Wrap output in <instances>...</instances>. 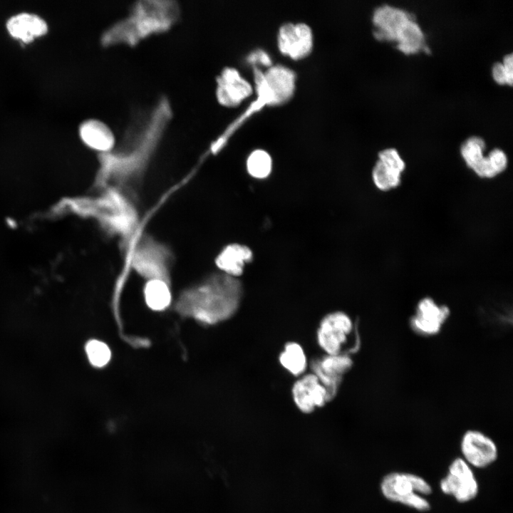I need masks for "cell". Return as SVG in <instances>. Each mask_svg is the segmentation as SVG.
Masks as SVG:
<instances>
[{"label": "cell", "instance_id": "cell-1", "mask_svg": "<svg viewBox=\"0 0 513 513\" xmlns=\"http://www.w3.org/2000/svg\"><path fill=\"white\" fill-rule=\"evenodd\" d=\"M181 8L175 0H140L128 14L105 29L100 38L105 48L133 47L151 36L167 33L181 18Z\"/></svg>", "mask_w": 513, "mask_h": 513}, {"label": "cell", "instance_id": "cell-2", "mask_svg": "<svg viewBox=\"0 0 513 513\" xmlns=\"http://www.w3.org/2000/svg\"><path fill=\"white\" fill-rule=\"evenodd\" d=\"M201 320L216 323L233 316L239 307L242 286L236 277L227 274L214 277L202 290Z\"/></svg>", "mask_w": 513, "mask_h": 513}, {"label": "cell", "instance_id": "cell-3", "mask_svg": "<svg viewBox=\"0 0 513 513\" xmlns=\"http://www.w3.org/2000/svg\"><path fill=\"white\" fill-rule=\"evenodd\" d=\"M382 494L388 500L400 503L420 512L430 509L429 502L423 497L432 492L430 484L422 477L407 472H394L381 481Z\"/></svg>", "mask_w": 513, "mask_h": 513}, {"label": "cell", "instance_id": "cell-4", "mask_svg": "<svg viewBox=\"0 0 513 513\" xmlns=\"http://www.w3.org/2000/svg\"><path fill=\"white\" fill-rule=\"evenodd\" d=\"M256 91L261 93L269 105H279L289 101L296 87V74L283 65L270 66L262 73L254 67Z\"/></svg>", "mask_w": 513, "mask_h": 513}, {"label": "cell", "instance_id": "cell-5", "mask_svg": "<svg viewBox=\"0 0 513 513\" xmlns=\"http://www.w3.org/2000/svg\"><path fill=\"white\" fill-rule=\"evenodd\" d=\"M353 329V321L348 314L341 311L329 313L319 323L316 342L325 354L346 353L344 348Z\"/></svg>", "mask_w": 513, "mask_h": 513}, {"label": "cell", "instance_id": "cell-6", "mask_svg": "<svg viewBox=\"0 0 513 513\" xmlns=\"http://www.w3.org/2000/svg\"><path fill=\"white\" fill-rule=\"evenodd\" d=\"M440 488L444 494L453 497L459 502L473 499L479 491L473 471L460 457L452 461L447 475L440 482Z\"/></svg>", "mask_w": 513, "mask_h": 513}, {"label": "cell", "instance_id": "cell-7", "mask_svg": "<svg viewBox=\"0 0 513 513\" xmlns=\"http://www.w3.org/2000/svg\"><path fill=\"white\" fill-rule=\"evenodd\" d=\"M352 366V358L348 353L325 354L311 361V373L326 389L329 402L336 397L343 376Z\"/></svg>", "mask_w": 513, "mask_h": 513}, {"label": "cell", "instance_id": "cell-8", "mask_svg": "<svg viewBox=\"0 0 513 513\" xmlns=\"http://www.w3.org/2000/svg\"><path fill=\"white\" fill-rule=\"evenodd\" d=\"M413 20L415 17L407 11L390 5L380 6L373 15V35L379 41L398 43Z\"/></svg>", "mask_w": 513, "mask_h": 513}, {"label": "cell", "instance_id": "cell-9", "mask_svg": "<svg viewBox=\"0 0 513 513\" xmlns=\"http://www.w3.org/2000/svg\"><path fill=\"white\" fill-rule=\"evenodd\" d=\"M277 43L280 52L293 60H301L309 55L314 46L313 33L304 23H286L278 33Z\"/></svg>", "mask_w": 513, "mask_h": 513}, {"label": "cell", "instance_id": "cell-10", "mask_svg": "<svg viewBox=\"0 0 513 513\" xmlns=\"http://www.w3.org/2000/svg\"><path fill=\"white\" fill-rule=\"evenodd\" d=\"M460 449L465 461L477 468L489 466L498 455L497 445L492 439L476 430H469L463 434Z\"/></svg>", "mask_w": 513, "mask_h": 513}, {"label": "cell", "instance_id": "cell-11", "mask_svg": "<svg viewBox=\"0 0 513 513\" xmlns=\"http://www.w3.org/2000/svg\"><path fill=\"white\" fill-rule=\"evenodd\" d=\"M450 314L445 305H439L430 297H424L417 304L416 311L410 318V326L417 333L433 336L439 333Z\"/></svg>", "mask_w": 513, "mask_h": 513}, {"label": "cell", "instance_id": "cell-12", "mask_svg": "<svg viewBox=\"0 0 513 513\" xmlns=\"http://www.w3.org/2000/svg\"><path fill=\"white\" fill-rule=\"evenodd\" d=\"M291 396L297 408L306 414L329 402L326 389L311 372L298 377L292 385Z\"/></svg>", "mask_w": 513, "mask_h": 513}, {"label": "cell", "instance_id": "cell-13", "mask_svg": "<svg viewBox=\"0 0 513 513\" xmlns=\"http://www.w3.org/2000/svg\"><path fill=\"white\" fill-rule=\"evenodd\" d=\"M216 82L217 100L225 107L239 105L252 93L251 84L234 68H224L217 77Z\"/></svg>", "mask_w": 513, "mask_h": 513}, {"label": "cell", "instance_id": "cell-14", "mask_svg": "<svg viewBox=\"0 0 513 513\" xmlns=\"http://www.w3.org/2000/svg\"><path fill=\"white\" fill-rule=\"evenodd\" d=\"M378 160L372 171L375 185L382 191H388L400 183L401 173L405 164L395 148H387L378 153Z\"/></svg>", "mask_w": 513, "mask_h": 513}, {"label": "cell", "instance_id": "cell-15", "mask_svg": "<svg viewBox=\"0 0 513 513\" xmlns=\"http://www.w3.org/2000/svg\"><path fill=\"white\" fill-rule=\"evenodd\" d=\"M79 134L83 142L89 147L106 153L115 146V138L111 128L98 119H89L82 123Z\"/></svg>", "mask_w": 513, "mask_h": 513}, {"label": "cell", "instance_id": "cell-16", "mask_svg": "<svg viewBox=\"0 0 513 513\" xmlns=\"http://www.w3.org/2000/svg\"><path fill=\"white\" fill-rule=\"evenodd\" d=\"M11 36L29 43L34 38L44 35L48 30L46 23L38 16L22 13L12 16L6 24Z\"/></svg>", "mask_w": 513, "mask_h": 513}, {"label": "cell", "instance_id": "cell-17", "mask_svg": "<svg viewBox=\"0 0 513 513\" xmlns=\"http://www.w3.org/2000/svg\"><path fill=\"white\" fill-rule=\"evenodd\" d=\"M252 259V252L247 246L231 244L227 246L217 259L218 266L227 275L237 277L243 273L244 265Z\"/></svg>", "mask_w": 513, "mask_h": 513}, {"label": "cell", "instance_id": "cell-18", "mask_svg": "<svg viewBox=\"0 0 513 513\" xmlns=\"http://www.w3.org/2000/svg\"><path fill=\"white\" fill-rule=\"evenodd\" d=\"M280 365L294 376L304 375L308 367V359L304 348L297 342L289 341L279 353Z\"/></svg>", "mask_w": 513, "mask_h": 513}, {"label": "cell", "instance_id": "cell-19", "mask_svg": "<svg viewBox=\"0 0 513 513\" xmlns=\"http://www.w3.org/2000/svg\"><path fill=\"white\" fill-rule=\"evenodd\" d=\"M148 306L156 311L165 309L170 302V292L167 284L160 279L150 280L145 289Z\"/></svg>", "mask_w": 513, "mask_h": 513}, {"label": "cell", "instance_id": "cell-20", "mask_svg": "<svg viewBox=\"0 0 513 513\" xmlns=\"http://www.w3.org/2000/svg\"><path fill=\"white\" fill-rule=\"evenodd\" d=\"M485 142L477 136L467 138L460 147V153L466 165L473 171L482 162L484 157Z\"/></svg>", "mask_w": 513, "mask_h": 513}, {"label": "cell", "instance_id": "cell-21", "mask_svg": "<svg viewBox=\"0 0 513 513\" xmlns=\"http://www.w3.org/2000/svg\"><path fill=\"white\" fill-rule=\"evenodd\" d=\"M248 172L255 178L263 179L271 170V158L264 150H256L249 156L247 162Z\"/></svg>", "mask_w": 513, "mask_h": 513}, {"label": "cell", "instance_id": "cell-22", "mask_svg": "<svg viewBox=\"0 0 513 513\" xmlns=\"http://www.w3.org/2000/svg\"><path fill=\"white\" fill-rule=\"evenodd\" d=\"M86 352L90 363L95 367L105 366L110 359V351L103 342L91 340L86 346Z\"/></svg>", "mask_w": 513, "mask_h": 513}, {"label": "cell", "instance_id": "cell-23", "mask_svg": "<svg viewBox=\"0 0 513 513\" xmlns=\"http://www.w3.org/2000/svg\"><path fill=\"white\" fill-rule=\"evenodd\" d=\"M494 80L500 85L512 86L513 81V56L512 53L506 55L502 63H495L492 68Z\"/></svg>", "mask_w": 513, "mask_h": 513}, {"label": "cell", "instance_id": "cell-24", "mask_svg": "<svg viewBox=\"0 0 513 513\" xmlns=\"http://www.w3.org/2000/svg\"><path fill=\"white\" fill-rule=\"evenodd\" d=\"M487 157L491 167L496 176L506 169L507 166V157L503 150L498 148L493 149L489 152Z\"/></svg>", "mask_w": 513, "mask_h": 513}, {"label": "cell", "instance_id": "cell-25", "mask_svg": "<svg viewBox=\"0 0 513 513\" xmlns=\"http://www.w3.org/2000/svg\"><path fill=\"white\" fill-rule=\"evenodd\" d=\"M248 60L252 63H260L266 66H270L271 64L270 57L262 50H256L250 53Z\"/></svg>", "mask_w": 513, "mask_h": 513}]
</instances>
